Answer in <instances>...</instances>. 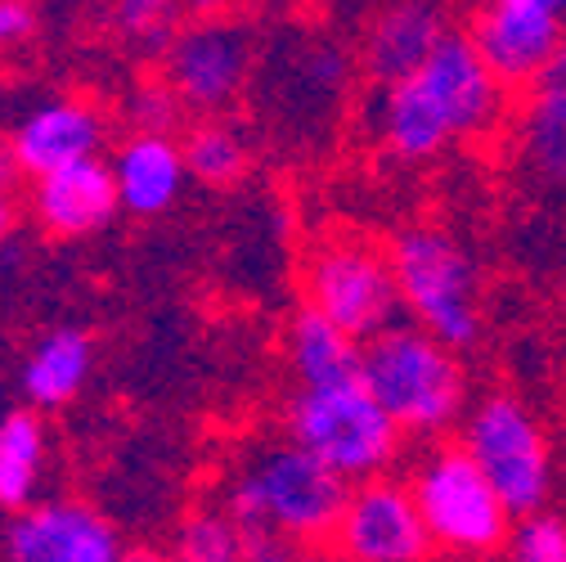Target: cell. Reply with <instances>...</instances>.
Wrapping results in <instances>:
<instances>
[{"label":"cell","mask_w":566,"mask_h":562,"mask_svg":"<svg viewBox=\"0 0 566 562\" xmlns=\"http://www.w3.org/2000/svg\"><path fill=\"white\" fill-rule=\"evenodd\" d=\"M513 154L535 189L566 198V86L544 82L526 95L513 126Z\"/></svg>","instance_id":"19"},{"label":"cell","mask_w":566,"mask_h":562,"mask_svg":"<svg viewBox=\"0 0 566 562\" xmlns=\"http://www.w3.org/2000/svg\"><path fill=\"white\" fill-rule=\"evenodd\" d=\"M180 100L171 95V86L163 77H149L139 82L130 95H126V122H130V135H176V122H180Z\"/></svg>","instance_id":"25"},{"label":"cell","mask_w":566,"mask_h":562,"mask_svg":"<svg viewBox=\"0 0 566 562\" xmlns=\"http://www.w3.org/2000/svg\"><path fill=\"white\" fill-rule=\"evenodd\" d=\"M450 562H509V553H490V558H450Z\"/></svg>","instance_id":"32"},{"label":"cell","mask_w":566,"mask_h":562,"mask_svg":"<svg viewBox=\"0 0 566 562\" xmlns=\"http://www.w3.org/2000/svg\"><path fill=\"white\" fill-rule=\"evenodd\" d=\"M243 562H333L328 553H319L315 544H289V540H265L252 535Z\"/></svg>","instance_id":"28"},{"label":"cell","mask_w":566,"mask_h":562,"mask_svg":"<svg viewBox=\"0 0 566 562\" xmlns=\"http://www.w3.org/2000/svg\"><path fill=\"white\" fill-rule=\"evenodd\" d=\"M108 167H113L122 212H135V217H163L189 180L176 135H126L117 154L108 158Z\"/></svg>","instance_id":"17"},{"label":"cell","mask_w":566,"mask_h":562,"mask_svg":"<svg viewBox=\"0 0 566 562\" xmlns=\"http://www.w3.org/2000/svg\"><path fill=\"white\" fill-rule=\"evenodd\" d=\"M500 113L504 86L490 77L468 32H450L418 73L378 95L374 131L396 158L422 163L446 154L450 145L485 135Z\"/></svg>","instance_id":"1"},{"label":"cell","mask_w":566,"mask_h":562,"mask_svg":"<svg viewBox=\"0 0 566 562\" xmlns=\"http://www.w3.org/2000/svg\"><path fill=\"white\" fill-rule=\"evenodd\" d=\"M41 32V10L28 0H0V54L28 45Z\"/></svg>","instance_id":"27"},{"label":"cell","mask_w":566,"mask_h":562,"mask_svg":"<svg viewBox=\"0 0 566 562\" xmlns=\"http://www.w3.org/2000/svg\"><path fill=\"white\" fill-rule=\"evenodd\" d=\"M50 472V428L28 405L0 414V513H23L41 500Z\"/></svg>","instance_id":"20"},{"label":"cell","mask_w":566,"mask_h":562,"mask_svg":"<svg viewBox=\"0 0 566 562\" xmlns=\"http://www.w3.org/2000/svg\"><path fill=\"white\" fill-rule=\"evenodd\" d=\"M306 306L360 346L396 324L400 293L391 257L365 239H328L306 261Z\"/></svg>","instance_id":"9"},{"label":"cell","mask_w":566,"mask_h":562,"mask_svg":"<svg viewBox=\"0 0 566 562\" xmlns=\"http://www.w3.org/2000/svg\"><path fill=\"white\" fill-rule=\"evenodd\" d=\"M113 28L130 50L149 54V59H163L167 45L180 32V10L158 6V0H126V6L113 10Z\"/></svg>","instance_id":"24"},{"label":"cell","mask_w":566,"mask_h":562,"mask_svg":"<svg viewBox=\"0 0 566 562\" xmlns=\"http://www.w3.org/2000/svg\"><path fill=\"white\" fill-rule=\"evenodd\" d=\"M0 562H126L117 527L77 496H50L0 531Z\"/></svg>","instance_id":"12"},{"label":"cell","mask_w":566,"mask_h":562,"mask_svg":"<svg viewBox=\"0 0 566 562\" xmlns=\"http://www.w3.org/2000/svg\"><path fill=\"white\" fill-rule=\"evenodd\" d=\"M256 63H261V50L243 19L202 14L193 23H180L176 41L167 45L163 82L171 86L185 113L221 117L252 86Z\"/></svg>","instance_id":"8"},{"label":"cell","mask_w":566,"mask_h":562,"mask_svg":"<svg viewBox=\"0 0 566 562\" xmlns=\"http://www.w3.org/2000/svg\"><path fill=\"white\" fill-rule=\"evenodd\" d=\"M180 154H185L189 180L221 189L243 180L248 171V135L226 117H198L180 139Z\"/></svg>","instance_id":"22"},{"label":"cell","mask_w":566,"mask_h":562,"mask_svg":"<svg viewBox=\"0 0 566 562\" xmlns=\"http://www.w3.org/2000/svg\"><path fill=\"white\" fill-rule=\"evenodd\" d=\"M360 383L405 437H441L463 418L468 374L459 351L413 324H391L360 351Z\"/></svg>","instance_id":"3"},{"label":"cell","mask_w":566,"mask_h":562,"mask_svg":"<svg viewBox=\"0 0 566 562\" xmlns=\"http://www.w3.org/2000/svg\"><path fill=\"white\" fill-rule=\"evenodd\" d=\"M450 19L441 6H422V0H400V6H382L360 37V63L365 73L387 91L418 73L432 59V50L450 37Z\"/></svg>","instance_id":"16"},{"label":"cell","mask_w":566,"mask_h":562,"mask_svg":"<svg viewBox=\"0 0 566 562\" xmlns=\"http://www.w3.org/2000/svg\"><path fill=\"white\" fill-rule=\"evenodd\" d=\"M468 41L504 91H535L566 45V6L562 0H490L472 14Z\"/></svg>","instance_id":"10"},{"label":"cell","mask_w":566,"mask_h":562,"mask_svg":"<svg viewBox=\"0 0 566 562\" xmlns=\"http://www.w3.org/2000/svg\"><path fill=\"white\" fill-rule=\"evenodd\" d=\"M14 230V198H0V243Z\"/></svg>","instance_id":"30"},{"label":"cell","mask_w":566,"mask_h":562,"mask_svg":"<svg viewBox=\"0 0 566 562\" xmlns=\"http://www.w3.org/2000/svg\"><path fill=\"white\" fill-rule=\"evenodd\" d=\"M463 455L481 468L490 490L504 500L513 518L544 513L553 490V446L544 424L517 396L494 392L463 414Z\"/></svg>","instance_id":"7"},{"label":"cell","mask_w":566,"mask_h":562,"mask_svg":"<svg viewBox=\"0 0 566 562\" xmlns=\"http://www.w3.org/2000/svg\"><path fill=\"white\" fill-rule=\"evenodd\" d=\"M289 441L337 472L346 486L387 477L405 433L387 418L374 392L350 378L333 387H302L289 405Z\"/></svg>","instance_id":"5"},{"label":"cell","mask_w":566,"mask_h":562,"mask_svg":"<svg viewBox=\"0 0 566 562\" xmlns=\"http://www.w3.org/2000/svg\"><path fill=\"white\" fill-rule=\"evenodd\" d=\"M333 562H432L437 544L405 481L374 477L350 486L333 527Z\"/></svg>","instance_id":"11"},{"label":"cell","mask_w":566,"mask_h":562,"mask_svg":"<svg viewBox=\"0 0 566 562\" xmlns=\"http://www.w3.org/2000/svg\"><path fill=\"white\" fill-rule=\"evenodd\" d=\"M360 342L342 333L333 320L302 306L289 324V365L302 387H333L360 378Z\"/></svg>","instance_id":"21"},{"label":"cell","mask_w":566,"mask_h":562,"mask_svg":"<svg viewBox=\"0 0 566 562\" xmlns=\"http://www.w3.org/2000/svg\"><path fill=\"white\" fill-rule=\"evenodd\" d=\"M400 311L450 351H468L481 337V270L472 252L441 226H409L387 248Z\"/></svg>","instance_id":"4"},{"label":"cell","mask_w":566,"mask_h":562,"mask_svg":"<svg viewBox=\"0 0 566 562\" xmlns=\"http://www.w3.org/2000/svg\"><path fill=\"white\" fill-rule=\"evenodd\" d=\"M248 535L226 509H198L176 527V540L167 549L171 562H243Z\"/></svg>","instance_id":"23"},{"label":"cell","mask_w":566,"mask_h":562,"mask_svg":"<svg viewBox=\"0 0 566 562\" xmlns=\"http://www.w3.org/2000/svg\"><path fill=\"white\" fill-rule=\"evenodd\" d=\"M350 486L311 459L293 441H265L239 459L226 481V513L239 531L289 540V544H319L333 535Z\"/></svg>","instance_id":"2"},{"label":"cell","mask_w":566,"mask_h":562,"mask_svg":"<svg viewBox=\"0 0 566 562\" xmlns=\"http://www.w3.org/2000/svg\"><path fill=\"white\" fill-rule=\"evenodd\" d=\"M19 163H14V154H10V145L0 139V198H14V185H19Z\"/></svg>","instance_id":"29"},{"label":"cell","mask_w":566,"mask_h":562,"mask_svg":"<svg viewBox=\"0 0 566 562\" xmlns=\"http://www.w3.org/2000/svg\"><path fill=\"white\" fill-rule=\"evenodd\" d=\"M6 145H10V154L19 163V171L41 180L50 171L73 167V163L104 158L108 117L86 95H54V100L28 108L14 122V131L6 135Z\"/></svg>","instance_id":"13"},{"label":"cell","mask_w":566,"mask_h":562,"mask_svg":"<svg viewBox=\"0 0 566 562\" xmlns=\"http://www.w3.org/2000/svg\"><path fill=\"white\" fill-rule=\"evenodd\" d=\"M279 126L315 131L346 95L350 82V54L342 41L324 32H302L279 45Z\"/></svg>","instance_id":"14"},{"label":"cell","mask_w":566,"mask_h":562,"mask_svg":"<svg viewBox=\"0 0 566 562\" xmlns=\"http://www.w3.org/2000/svg\"><path fill=\"white\" fill-rule=\"evenodd\" d=\"M432 544L450 558H490L513 540V513L490 490L463 446H432L405 481Z\"/></svg>","instance_id":"6"},{"label":"cell","mask_w":566,"mask_h":562,"mask_svg":"<svg viewBox=\"0 0 566 562\" xmlns=\"http://www.w3.org/2000/svg\"><path fill=\"white\" fill-rule=\"evenodd\" d=\"M28 207H32L36 226L45 235H54V239L99 235L122 212L108 158L73 163V167H63V171H50V176L32 180V202Z\"/></svg>","instance_id":"15"},{"label":"cell","mask_w":566,"mask_h":562,"mask_svg":"<svg viewBox=\"0 0 566 562\" xmlns=\"http://www.w3.org/2000/svg\"><path fill=\"white\" fill-rule=\"evenodd\" d=\"M91 370H95V337L86 329L59 324V329L41 333L23 356V370H19L23 405L36 414L73 405L86 392Z\"/></svg>","instance_id":"18"},{"label":"cell","mask_w":566,"mask_h":562,"mask_svg":"<svg viewBox=\"0 0 566 562\" xmlns=\"http://www.w3.org/2000/svg\"><path fill=\"white\" fill-rule=\"evenodd\" d=\"M126 562H171L167 553H158V549H130L126 553Z\"/></svg>","instance_id":"31"},{"label":"cell","mask_w":566,"mask_h":562,"mask_svg":"<svg viewBox=\"0 0 566 562\" xmlns=\"http://www.w3.org/2000/svg\"><path fill=\"white\" fill-rule=\"evenodd\" d=\"M509 562H566V518L531 513L513 527Z\"/></svg>","instance_id":"26"}]
</instances>
